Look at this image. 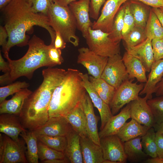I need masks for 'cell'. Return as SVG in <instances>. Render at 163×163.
Returning <instances> with one entry per match:
<instances>
[{
  "label": "cell",
  "instance_id": "816d5d0a",
  "mask_svg": "<svg viewBox=\"0 0 163 163\" xmlns=\"http://www.w3.org/2000/svg\"><path fill=\"white\" fill-rule=\"evenodd\" d=\"M152 9L158 18L163 28V11L160 8H153Z\"/></svg>",
  "mask_w": 163,
  "mask_h": 163
},
{
  "label": "cell",
  "instance_id": "cb8c5ba5",
  "mask_svg": "<svg viewBox=\"0 0 163 163\" xmlns=\"http://www.w3.org/2000/svg\"><path fill=\"white\" fill-rule=\"evenodd\" d=\"M80 142L84 163H103L104 160L100 145L88 137H81Z\"/></svg>",
  "mask_w": 163,
  "mask_h": 163
},
{
  "label": "cell",
  "instance_id": "ab89813d",
  "mask_svg": "<svg viewBox=\"0 0 163 163\" xmlns=\"http://www.w3.org/2000/svg\"><path fill=\"white\" fill-rule=\"evenodd\" d=\"M30 5L32 11L47 16L48 11L54 2L53 0H25Z\"/></svg>",
  "mask_w": 163,
  "mask_h": 163
},
{
  "label": "cell",
  "instance_id": "db71d44e",
  "mask_svg": "<svg viewBox=\"0 0 163 163\" xmlns=\"http://www.w3.org/2000/svg\"><path fill=\"white\" fill-rule=\"evenodd\" d=\"M143 162L146 163H163V157L159 158L157 157L153 158H149L145 161Z\"/></svg>",
  "mask_w": 163,
  "mask_h": 163
},
{
  "label": "cell",
  "instance_id": "680465c9",
  "mask_svg": "<svg viewBox=\"0 0 163 163\" xmlns=\"http://www.w3.org/2000/svg\"><path fill=\"white\" fill-rule=\"evenodd\" d=\"M162 11H163V7L160 8Z\"/></svg>",
  "mask_w": 163,
  "mask_h": 163
},
{
  "label": "cell",
  "instance_id": "b9f144b4",
  "mask_svg": "<svg viewBox=\"0 0 163 163\" xmlns=\"http://www.w3.org/2000/svg\"><path fill=\"white\" fill-rule=\"evenodd\" d=\"M48 51L49 59L54 66L61 65L64 61L61 50L56 48L54 44L50 43Z\"/></svg>",
  "mask_w": 163,
  "mask_h": 163
},
{
  "label": "cell",
  "instance_id": "44dd1931",
  "mask_svg": "<svg viewBox=\"0 0 163 163\" xmlns=\"http://www.w3.org/2000/svg\"><path fill=\"white\" fill-rule=\"evenodd\" d=\"M126 49L129 54L139 59L144 66L146 72H149L154 61L151 40L147 38L138 45Z\"/></svg>",
  "mask_w": 163,
  "mask_h": 163
},
{
  "label": "cell",
  "instance_id": "83f0119b",
  "mask_svg": "<svg viewBox=\"0 0 163 163\" xmlns=\"http://www.w3.org/2000/svg\"><path fill=\"white\" fill-rule=\"evenodd\" d=\"M150 127L142 125L131 119L126 122L116 135L123 143L144 135Z\"/></svg>",
  "mask_w": 163,
  "mask_h": 163
},
{
  "label": "cell",
  "instance_id": "ba28073f",
  "mask_svg": "<svg viewBox=\"0 0 163 163\" xmlns=\"http://www.w3.org/2000/svg\"><path fill=\"white\" fill-rule=\"evenodd\" d=\"M133 80L129 79L125 81L116 89L110 104L113 115L117 114L124 105L139 97L144 84L133 82Z\"/></svg>",
  "mask_w": 163,
  "mask_h": 163
},
{
  "label": "cell",
  "instance_id": "7c38bea8",
  "mask_svg": "<svg viewBox=\"0 0 163 163\" xmlns=\"http://www.w3.org/2000/svg\"><path fill=\"white\" fill-rule=\"evenodd\" d=\"M128 0H107L104 3L98 18L91 28L107 33L111 31L114 18L121 5Z\"/></svg>",
  "mask_w": 163,
  "mask_h": 163
},
{
  "label": "cell",
  "instance_id": "8992f818",
  "mask_svg": "<svg viewBox=\"0 0 163 163\" xmlns=\"http://www.w3.org/2000/svg\"><path fill=\"white\" fill-rule=\"evenodd\" d=\"M109 34L90 27L85 38L88 47L95 53L108 58L120 54V43L113 40L109 37Z\"/></svg>",
  "mask_w": 163,
  "mask_h": 163
},
{
  "label": "cell",
  "instance_id": "f35d334b",
  "mask_svg": "<svg viewBox=\"0 0 163 163\" xmlns=\"http://www.w3.org/2000/svg\"><path fill=\"white\" fill-rule=\"evenodd\" d=\"M29 86V84L25 81H17L6 86L1 87L0 103L9 95L15 94L22 89L27 88Z\"/></svg>",
  "mask_w": 163,
  "mask_h": 163
},
{
  "label": "cell",
  "instance_id": "836d02e7",
  "mask_svg": "<svg viewBox=\"0 0 163 163\" xmlns=\"http://www.w3.org/2000/svg\"><path fill=\"white\" fill-rule=\"evenodd\" d=\"M130 11L134 20L135 26L145 27L149 15L146 8L136 2L129 3Z\"/></svg>",
  "mask_w": 163,
  "mask_h": 163
},
{
  "label": "cell",
  "instance_id": "ac0fdd59",
  "mask_svg": "<svg viewBox=\"0 0 163 163\" xmlns=\"http://www.w3.org/2000/svg\"><path fill=\"white\" fill-rule=\"evenodd\" d=\"M26 129L22 125L18 116L13 114L3 113L0 115V132L16 141L20 139L19 136Z\"/></svg>",
  "mask_w": 163,
  "mask_h": 163
},
{
  "label": "cell",
  "instance_id": "ee69618b",
  "mask_svg": "<svg viewBox=\"0 0 163 163\" xmlns=\"http://www.w3.org/2000/svg\"><path fill=\"white\" fill-rule=\"evenodd\" d=\"M106 0H90V17L96 20L99 16V13L102 5L104 4Z\"/></svg>",
  "mask_w": 163,
  "mask_h": 163
},
{
  "label": "cell",
  "instance_id": "603a6c76",
  "mask_svg": "<svg viewBox=\"0 0 163 163\" xmlns=\"http://www.w3.org/2000/svg\"><path fill=\"white\" fill-rule=\"evenodd\" d=\"M122 59L129 79H134L135 78L137 82L140 83L146 82L147 72L144 66L139 59L129 54L126 51L124 54Z\"/></svg>",
  "mask_w": 163,
  "mask_h": 163
},
{
  "label": "cell",
  "instance_id": "ffe728a7",
  "mask_svg": "<svg viewBox=\"0 0 163 163\" xmlns=\"http://www.w3.org/2000/svg\"><path fill=\"white\" fill-rule=\"evenodd\" d=\"M129 104L122 109L117 114L113 116L103 129L98 132L100 138L116 135L126 121L130 118Z\"/></svg>",
  "mask_w": 163,
  "mask_h": 163
},
{
  "label": "cell",
  "instance_id": "1f68e13d",
  "mask_svg": "<svg viewBox=\"0 0 163 163\" xmlns=\"http://www.w3.org/2000/svg\"><path fill=\"white\" fill-rule=\"evenodd\" d=\"M147 37L145 27L135 26L129 32L122 37L126 45V49L135 46L145 40Z\"/></svg>",
  "mask_w": 163,
  "mask_h": 163
},
{
  "label": "cell",
  "instance_id": "f5cc1de1",
  "mask_svg": "<svg viewBox=\"0 0 163 163\" xmlns=\"http://www.w3.org/2000/svg\"><path fill=\"white\" fill-rule=\"evenodd\" d=\"M70 161L66 157L63 159H55L44 161H42L43 163H67Z\"/></svg>",
  "mask_w": 163,
  "mask_h": 163
},
{
  "label": "cell",
  "instance_id": "f1b7e54d",
  "mask_svg": "<svg viewBox=\"0 0 163 163\" xmlns=\"http://www.w3.org/2000/svg\"><path fill=\"white\" fill-rule=\"evenodd\" d=\"M27 145L26 156L28 163H38V139L33 131L27 130L20 134Z\"/></svg>",
  "mask_w": 163,
  "mask_h": 163
},
{
  "label": "cell",
  "instance_id": "681fc988",
  "mask_svg": "<svg viewBox=\"0 0 163 163\" xmlns=\"http://www.w3.org/2000/svg\"><path fill=\"white\" fill-rule=\"evenodd\" d=\"M0 70L4 73L10 72V67L8 62H6L3 58L0 52Z\"/></svg>",
  "mask_w": 163,
  "mask_h": 163
},
{
  "label": "cell",
  "instance_id": "60d3db41",
  "mask_svg": "<svg viewBox=\"0 0 163 163\" xmlns=\"http://www.w3.org/2000/svg\"><path fill=\"white\" fill-rule=\"evenodd\" d=\"M123 22L122 37L127 34L135 26L134 19L129 10V3L125 5Z\"/></svg>",
  "mask_w": 163,
  "mask_h": 163
},
{
  "label": "cell",
  "instance_id": "c3c4849f",
  "mask_svg": "<svg viewBox=\"0 0 163 163\" xmlns=\"http://www.w3.org/2000/svg\"><path fill=\"white\" fill-rule=\"evenodd\" d=\"M141 2L153 8L163 7V0H135Z\"/></svg>",
  "mask_w": 163,
  "mask_h": 163
},
{
  "label": "cell",
  "instance_id": "7a4b0ae2",
  "mask_svg": "<svg viewBox=\"0 0 163 163\" xmlns=\"http://www.w3.org/2000/svg\"><path fill=\"white\" fill-rule=\"evenodd\" d=\"M66 70L48 67L42 71L43 81L25 100L19 116L24 128L34 130L49 118V107L54 89L62 81Z\"/></svg>",
  "mask_w": 163,
  "mask_h": 163
},
{
  "label": "cell",
  "instance_id": "3957f363",
  "mask_svg": "<svg viewBox=\"0 0 163 163\" xmlns=\"http://www.w3.org/2000/svg\"><path fill=\"white\" fill-rule=\"evenodd\" d=\"M80 72L69 68L61 83L54 89L49 107V118L65 117L81 102L87 92L82 84Z\"/></svg>",
  "mask_w": 163,
  "mask_h": 163
},
{
  "label": "cell",
  "instance_id": "8d00e7d4",
  "mask_svg": "<svg viewBox=\"0 0 163 163\" xmlns=\"http://www.w3.org/2000/svg\"><path fill=\"white\" fill-rule=\"evenodd\" d=\"M38 156L41 162L56 159L66 158L63 152L53 149L38 140Z\"/></svg>",
  "mask_w": 163,
  "mask_h": 163
},
{
  "label": "cell",
  "instance_id": "d590c367",
  "mask_svg": "<svg viewBox=\"0 0 163 163\" xmlns=\"http://www.w3.org/2000/svg\"><path fill=\"white\" fill-rule=\"evenodd\" d=\"M38 140L48 146L56 150L63 152L67 144L66 136L36 135Z\"/></svg>",
  "mask_w": 163,
  "mask_h": 163
},
{
  "label": "cell",
  "instance_id": "6f0895ef",
  "mask_svg": "<svg viewBox=\"0 0 163 163\" xmlns=\"http://www.w3.org/2000/svg\"><path fill=\"white\" fill-rule=\"evenodd\" d=\"M12 0H0V8L2 9Z\"/></svg>",
  "mask_w": 163,
  "mask_h": 163
},
{
  "label": "cell",
  "instance_id": "7bdbcfd3",
  "mask_svg": "<svg viewBox=\"0 0 163 163\" xmlns=\"http://www.w3.org/2000/svg\"><path fill=\"white\" fill-rule=\"evenodd\" d=\"M152 45L154 61L163 59V37L153 39Z\"/></svg>",
  "mask_w": 163,
  "mask_h": 163
},
{
  "label": "cell",
  "instance_id": "8fae6325",
  "mask_svg": "<svg viewBox=\"0 0 163 163\" xmlns=\"http://www.w3.org/2000/svg\"><path fill=\"white\" fill-rule=\"evenodd\" d=\"M100 143L104 160L110 161L112 163L126 162L123 143L117 135L101 138Z\"/></svg>",
  "mask_w": 163,
  "mask_h": 163
},
{
  "label": "cell",
  "instance_id": "11a10c76",
  "mask_svg": "<svg viewBox=\"0 0 163 163\" xmlns=\"http://www.w3.org/2000/svg\"><path fill=\"white\" fill-rule=\"evenodd\" d=\"M77 0H53V1L61 6H67L71 3Z\"/></svg>",
  "mask_w": 163,
  "mask_h": 163
},
{
  "label": "cell",
  "instance_id": "4316f807",
  "mask_svg": "<svg viewBox=\"0 0 163 163\" xmlns=\"http://www.w3.org/2000/svg\"><path fill=\"white\" fill-rule=\"evenodd\" d=\"M141 140L139 136L123 143L127 160L131 163L143 162L149 157L143 151Z\"/></svg>",
  "mask_w": 163,
  "mask_h": 163
},
{
  "label": "cell",
  "instance_id": "d4e9b609",
  "mask_svg": "<svg viewBox=\"0 0 163 163\" xmlns=\"http://www.w3.org/2000/svg\"><path fill=\"white\" fill-rule=\"evenodd\" d=\"M67 144L64 152L71 163H83L80 136L73 129L66 136Z\"/></svg>",
  "mask_w": 163,
  "mask_h": 163
},
{
  "label": "cell",
  "instance_id": "4dcf8cb0",
  "mask_svg": "<svg viewBox=\"0 0 163 163\" xmlns=\"http://www.w3.org/2000/svg\"><path fill=\"white\" fill-rule=\"evenodd\" d=\"M147 38L153 39L163 37V28L158 18L151 9L145 27Z\"/></svg>",
  "mask_w": 163,
  "mask_h": 163
},
{
  "label": "cell",
  "instance_id": "5b68a950",
  "mask_svg": "<svg viewBox=\"0 0 163 163\" xmlns=\"http://www.w3.org/2000/svg\"><path fill=\"white\" fill-rule=\"evenodd\" d=\"M50 26L55 31L59 32L66 42L78 46L79 39L76 35L75 19L68 6L59 5L54 2L47 12Z\"/></svg>",
  "mask_w": 163,
  "mask_h": 163
},
{
  "label": "cell",
  "instance_id": "30bf717a",
  "mask_svg": "<svg viewBox=\"0 0 163 163\" xmlns=\"http://www.w3.org/2000/svg\"><path fill=\"white\" fill-rule=\"evenodd\" d=\"M78 51L77 62L87 69L88 74L95 78H100L108 57L98 55L88 47L80 48Z\"/></svg>",
  "mask_w": 163,
  "mask_h": 163
},
{
  "label": "cell",
  "instance_id": "e575fe53",
  "mask_svg": "<svg viewBox=\"0 0 163 163\" xmlns=\"http://www.w3.org/2000/svg\"><path fill=\"white\" fill-rule=\"evenodd\" d=\"M125 11V5L119 9L114 18L111 31L109 33V37L117 42L120 43L122 39Z\"/></svg>",
  "mask_w": 163,
  "mask_h": 163
},
{
  "label": "cell",
  "instance_id": "74e56055",
  "mask_svg": "<svg viewBox=\"0 0 163 163\" xmlns=\"http://www.w3.org/2000/svg\"><path fill=\"white\" fill-rule=\"evenodd\" d=\"M147 102L153 113L155 123L163 122V96L148 99Z\"/></svg>",
  "mask_w": 163,
  "mask_h": 163
},
{
  "label": "cell",
  "instance_id": "d6986e66",
  "mask_svg": "<svg viewBox=\"0 0 163 163\" xmlns=\"http://www.w3.org/2000/svg\"><path fill=\"white\" fill-rule=\"evenodd\" d=\"M33 92L27 88L15 94L10 99L0 103V114L8 113L19 116L26 99Z\"/></svg>",
  "mask_w": 163,
  "mask_h": 163
},
{
  "label": "cell",
  "instance_id": "f546056e",
  "mask_svg": "<svg viewBox=\"0 0 163 163\" xmlns=\"http://www.w3.org/2000/svg\"><path fill=\"white\" fill-rule=\"evenodd\" d=\"M89 79L101 98L110 105L114 94L116 89L101 78H95L91 76Z\"/></svg>",
  "mask_w": 163,
  "mask_h": 163
},
{
  "label": "cell",
  "instance_id": "6da1fadb",
  "mask_svg": "<svg viewBox=\"0 0 163 163\" xmlns=\"http://www.w3.org/2000/svg\"><path fill=\"white\" fill-rule=\"evenodd\" d=\"M1 10L4 17V27L8 34V41L4 56L9 55L10 49L17 46L28 45L29 37L26 34L34 26L46 29L49 33L51 43H54L55 32L50 26L47 17L36 13L25 0H12Z\"/></svg>",
  "mask_w": 163,
  "mask_h": 163
},
{
  "label": "cell",
  "instance_id": "5bb4252c",
  "mask_svg": "<svg viewBox=\"0 0 163 163\" xmlns=\"http://www.w3.org/2000/svg\"><path fill=\"white\" fill-rule=\"evenodd\" d=\"M68 7L75 19L77 28L85 38L93 23L90 18V0H78L70 3Z\"/></svg>",
  "mask_w": 163,
  "mask_h": 163
},
{
  "label": "cell",
  "instance_id": "f907efd6",
  "mask_svg": "<svg viewBox=\"0 0 163 163\" xmlns=\"http://www.w3.org/2000/svg\"><path fill=\"white\" fill-rule=\"evenodd\" d=\"M155 93L157 97L163 96V75L156 86Z\"/></svg>",
  "mask_w": 163,
  "mask_h": 163
},
{
  "label": "cell",
  "instance_id": "f6af8a7d",
  "mask_svg": "<svg viewBox=\"0 0 163 163\" xmlns=\"http://www.w3.org/2000/svg\"><path fill=\"white\" fill-rule=\"evenodd\" d=\"M156 142L158 157H163V135L160 132L155 133Z\"/></svg>",
  "mask_w": 163,
  "mask_h": 163
},
{
  "label": "cell",
  "instance_id": "7402d4cb",
  "mask_svg": "<svg viewBox=\"0 0 163 163\" xmlns=\"http://www.w3.org/2000/svg\"><path fill=\"white\" fill-rule=\"evenodd\" d=\"M163 75V59L154 61L148 75L147 81L139 95L145 94L147 100L152 98L155 93L156 86L161 80Z\"/></svg>",
  "mask_w": 163,
  "mask_h": 163
},
{
  "label": "cell",
  "instance_id": "bcb514c9",
  "mask_svg": "<svg viewBox=\"0 0 163 163\" xmlns=\"http://www.w3.org/2000/svg\"><path fill=\"white\" fill-rule=\"evenodd\" d=\"M8 36V32L4 26H0V45L2 46V51L5 50L7 45Z\"/></svg>",
  "mask_w": 163,
  "mask_h": 163
},
{
  "label": "cell",
  "instance_id": "52a82bcc",
  "mask_svg": "<svg viewBox=\"0 0 163 163\" xmlns=\"http://www.w3.org/2000/svg\"><path fill=\"white\" fill-rule=\"evenodd\" d=\"M26 143L22 138L16 141L0 133V163H27Z\"/></svg>",
  "mask_w": 163,
  "mask_h": 163
},
{
  "label": "cell",
  "instance_id": "484cf974",
  "mask_svg": "<svg viewBox=\"0 0 163 163\" xmlns=\"http://www.w3.org/2000/svg\"><path fill=\"white\" fill-rule=\"evenodd\" d=\"M64 117L80 137H88L86 118L81 102Z\"/></svg>",
  "mask_w": 163,
  "mask_h": 163
},
{
  "label": "cell",
  "instance_id": "e0dca14e",
  "mask_svg": "<svg viewBox=\"0 0 163 163\" xmlns=\"http://www.w3.org/2000/svg\"><path fill=\"white\" fill-rule=\"evenodd\" d=\"M81 102L86 118L88 137L96 144L100 145L97 129L98 119L95 114L92 102L87 92Z\"/></svg>",
  "mask_w": 163,
  "mask_h": 163
},
{
  "label": "cell",
  "instance_id": "9f6ffc18",
  "mask_svg": "<svg viewBox=\"0 0 163 163\" xmlns=\"http://www.w3.org/2000/svg\"><path fill=\"white\" fill-rule=\"evenodd\" d=\"M153 127L155 130L160 132L163 135V122L155 123Z\"/></svg>",
  "mask_w": 163,
  "mask_h": 163
},
{
  "label": "cell",
  "instance_id": "4fadbf2b",
  "mask_svg": "<svg viewBox=\"0 0 163 163\" xmlns=\"http://www.w3.org/2000/svg\"><path fill=\"white\" fill-rule=\"evenodd\" d=\"M80 75L82 79V85L85 88L94 106L99 111L101 121V130L113 116L110 105L105 102L97 92L89 80L88 74L80 72Z\"/></svg>",
  "mask_w": 163,
  "mask_h": 163
},
{
  "label": "cell",
  "instance_id": "7dc6e473",
  "mask_svg": "<svg viewBox=\"0 0 163 163\" xmlns=\"http://www.w3.org/2000/svg\"><path fill=\"white\" fill-rule=\"evenodd\" d=\"M55 32V37L54 43L55 47L61 50L64 49L66 47V42L59 32L56 31Z\"/></svg>",
  "mask_w": 163,
  "mask_h": 163
},
{
  "label": "cell",
  "instance_id": "9a60e30c",
  "mask_svg": "<svg viewBox=\"0 0 163 163\" xmlns=\"http://www.w3.org/2000/svg\"><path fill=\"white\" fill-rule=\"evenodd\" d=\"M145 97L138 98L129 104L130 118L139 123L149 127L153 126L155 124L153 115L147 102Z\"/></svg>",
  "mask_w": 163,
  "mask_h": 163
},
{
  "label": "cell",
  "instance_id": "d6a6232c",
  "mask_svg": "<svg viewBox=\"0 0 163 163\" xmlns=\"http://www.w3.org/2000/svg\"><path fill=\"white\" fill-rule=\"evenodd\" d=\"M155 133L154 127H151L141 137V142L143 151L152 158L158 157Z\"/></svg>",
  "mask_w": 163,
  "mask_h": 163
},
{
  "label": "cell",
  "instance_id": "2e32d148",
  "mask_svg": "<svg viewBox=\"0 0 163 163\" xmlns=\"http://www.w3.org/2000/svg\"><path fill=\"white\" fill-rule=\"evenodd\" d=\"M72 129L66 118L60 116L50 118L44 125L33 131L36 135L66 136Z\"/></svg>",
  "mask_w": 163,
  "mask_h": 163
},
{
  "label": "cell",
  "instance_id": "277c9868",
  "mask_svg": "<svg viewBox=\"0 0 163 163\" xmlns=\"http://www.w3.org/2000/svg\"><path fill=\"white\" fill-rule=\"evenodd\" d=\"M28 45L27 53L19 59L12 60L9 55L4 56L10 67V71L8 72L10 83L22 76L31 79L34 71L39 68L54 66L48 56L50 44L46 45L43 40L34 35L29 40Z\"/></svg>",
  "mask_w": 163,
  "mask_h": 163
},
{
  "label": "cell",
  "instance_id": "9c48e42d",
  "mask_svg": "<svg viewBox=\"0 0 163 163\" xmlns=\"http://www.w3.org/2000/svg\"><path fill=\"white\" fill-rule=\"evenodd\" d=\"M101 78L116 89L123 82L129 80L122 57L120 54L108 58Z\"/></svg>",
  "mask_w": 163,
  "mask_h": 163
}]
</instances>
